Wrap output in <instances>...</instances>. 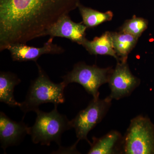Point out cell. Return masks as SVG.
I'll return each instance as SVG.
<instances>
[{
	"mask_svg": "<svg viewBox=\"0 0 154 154\" xmlns=\"http://www.w3.org/2000/svg\"><path fill=\"white\" fill-rule=\"evenodd\" d=\"M80 4V0H0V22L15 33L36 37Z\"/></svg>",
	"mask_w": 154,
	"mask_h": 154,
	"instance_id": "cell-1",
	"label": "cell"
},
{
	"mask_svg": "<svg viewBox=\"0 0 154 154\" xmlns=\"http://www.w3.org/2000/svg\"><path fill=\"white\" fill-rule=\"evenodd\" d=\"M37 66L38 77L31 82L25 100L19 107L25 114L30 111L35 112L42 104L51 103L58 105L65 101L66 84L63 81L58 84L54 83L38 64Z\"/></svg>",
	"mask_w": 154,
	"mask_h": 154,
	"instance_id": "cell-2",
	"label": "cell"
},
{
	"mask_svg": "<svg viewBox=\"0 0 154 154\" xmlns=\"http://www.w3.org/2000/svg\"><path fill=\"white\" fill-rule=\"evenodd\" d=\"M57 105L48 113L38 109L35 112L36 118L33 126L30 127L29 134L33 143L42 145H50L52 142L61 145L62 135L71 129L70 121L65 115L57 110Z\"/></svg>",
	"mask_w": 154,
	"mask_h": 154,
	"instance_id": "cell-3",
	"label": "cell"
},
{
	"mask_svg": "<svg viewBox=\"0 0 154 154\" xmlns=\"http://www.w3.org/2000/svg\"><path fill=\"white\" fill-rule=\"evenodd\" d=\"M122 154H154V125L148 117L131 119L123 137Z\"/></svg>",
	"mask_w": 154,
	"mask_h": 154,
	"instance_id": "cell-4",
	"label": "cell"
},
{
	"mask_svg": "<svg viewBox=\"0 0 154 154\" xmlns=\"http://www.w3.org/2000/svg\"><path fill=\"white\" fill-rule=\"evenodd\" d=\"M111 68H101L95 65L90 66L85 63L75 64L72 70L63 77V82L69 84L76 83L81 85L93 99H99V89L108 83L113 71Z\"/></svg>",
	"mask_w": 154,
	"mask_h": 154,
	"instance_id": "cell-5",
	"label": "cell"
},
{
	"mask_svg": "<svg viewBox=\"0 0 154 154\" xmlns=\"http://www.w3.org/2000/svg\"><path fill=\"white\" fill-rule=\"evenodd\" d=\"M112 100L109 96L103 99H93L88 107L81 110L70 121L79 141L85 140L91 144L88 138V134L105 117L112 105Z\"/></svg>",
	"mask_w": 154,
	"mask_h": 154,
	"instance_id": "cell-6",
	"label": "cell"
},
{
	"mask_svg": "<svg viewBox=\"0 0 154 154\" xmlns=\"http://www.w3.org/2000/svg\"><path fill=\"white\" fill-rule=\"evenodd\" d=\"M110 90L109 95L116 100L130 96L140 85V80L133 74L127 61L117 62L108 82Z\"/></svg>",
	"mask_w": 154,
	"mask_h": 154,
	"instance_id": "cell-7",
	"label": "cell"
},
{
	"mask_svg": "<svg viewBox=\"0 0 154 154\" xmlns=\"http://www.w3.org/2000/svg\"><path fill=\"white\" fill-rule=\"evenodd\" d=\"M53 37H50L42 47H34L26 44H12L7 48L13 60L24 62L33 61L36 62L42 55L45 54H60L64 51L60 46L54 44Z\"/></svg>",
	"mask_w": 154,
	"mask_h": 154,
	"instance_id": "cell-8",
	"label": "cell"
},
{
	"mask_svg": "<svg viewBox=\"0 0 154 154\" xmlns=\"http://www.w3.org/2000/svg\"><path fill=\"white\" fill-rule=\"evenodd\" d=\"M29 131L30 127L23 122L14 121L4 112H0V141L5 153L8 147L21 143Z\"/></svg>",
	"mask_w": 154,
	"mask_h": 154,
	"instance_id": "cell-9",
	"label": "cell"
},
{
	"mask_svg": "<svg viewBox=\"0 0 154 154\" xmlns=\"http://www.w3.org/2000/svg\"><path fill=\"white\" fill-rule=\"evenodd\" d=\"M87 28L83 22L75 23L72 21L68 15H64L45 33L43 36L63 37L82 45L86 38Z\"/></svg>",
	"mask_w": 154,
	"mask_h": 154,
	"instance_id": "cell-10",
	"label": "cell"
},
{
	"mask_svg": "<svg viewBox=\"0 0 154 154\" xmlns=\"http://www.w3.org/2000/svg\"><path fill=\"white\" fill-rule=\"evenodd\" d=\"M123 137L119 131L112 130L100 138H92L88 154H122Z\"/></svg>",
	"mask_w": 154,
	"mask_h": 154,
	"instance_id": "cell-11",
	"label": "cell"
},
{
	"mask_svg": "<svg viewBox=\"0 0 154 154\" xmlns=\"http://www.w3.org/2000/svg\"><path fill=\"white\" fill-rule=\"evenodd\" d=\"M82 45L91 54L109 55L115 58L117 62L119 61L113 48L111 32H106L92 41L86 38Z\"/></svg>",
	"mask_w": 154,
	"mask_h": 154,
	"instance_id": "cell-12",
	"label": "cell"
},
{
	"mask_svg": "<svg viewBox=\"0 0 154 154\" xmlns=\"http://www.w3.org/2000/svg\"><path fill=\"white\" fill-rule=\"evenodd\" d=\"M21 81L16 75L10 72H1L0 73V102L11 106L19 107L21 103L14 98V88Z\"/></svg>",
	"mask_w": 154,
	"mask_h": 154,
	"instance_id": "cell-13",
	"label": "cell"
},
{
	"mask_svg": "<svg viewBox=\"0 0 154 154\" xmlns=\"http://www.w3.org/2000/svg\"><path fill=\"white\" fill-rule=\"evenodd\" d=\"M111 35L113 48L119 61H127L128 54L135 46L139 38L121 31L111 32Z\"/></svg>",
	"mask_w": 154,
	"mask_h": 154,
	"instance_id": "cell-14",
	"label": "cell"
},
{
	"mask_svg": "<svg viewBox=\"0 0 154 154\" xmlns=\"http://www.w3.org/2000/svg\"><path fill=\"white\" fill-rule=\"evenodd\" d=\"M79 10L83 19V22L87 28H94L112 19L113 14L111 11L105 13L99 12L91 8L79 5Z\"/></svg>",
	"mask_w": 154,
	"mask_h": 154,
	"instance_id": "cell-15",
	"label": "cell"
},
{
	"mask_svg": "<svg viewBox=\"0 0 154 154\" xmlns=\"http://www.w3.org/2000/svg\"><path fill=\"white\" fill-rule=\"evenodd\" d=\"M148 22L146 19L134 17L127 20L120 28V31L129 33L139 38L147 28Z\"/></svg>",
	"mask_w": 154,
	"mask_h": 154,
	"instance_id": "cell-16",
	"label": "cell"
}]
</instances>
